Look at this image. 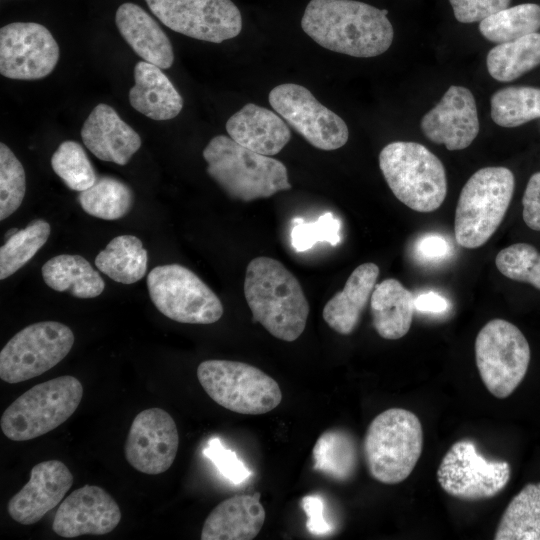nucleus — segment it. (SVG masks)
I'll return each mask as SVG.
<instances>
[{
    "label": "nucleus",
    "mask_w": 540,
    "mask_h": 540,
    "mask_svg": "<svg viewBox=\"0 0 540 540\" xmlns=\"http://www.w3.org/2000/svg\"><path fill=\"white\" fill-rule=\"evenodd\" d=\"M388 11L354 0H310L301 19L303 31L320 46L358 58L383 54L394 30Z\"/></svg>",
    "instance_id": "f257e3e1"
},
{
    "label": "nucleus",
    "mask_w": 540,
    "mask_h": 540,
    "mask_svg": "<svg viewBox=\"0 0 540 540\" xmlns=\"http://www.w3.org/2000/svg\"><path fill=\"white\" fill-rule=\"evenodd\" d=\"M244 295L254 322L293 342L305 330L309 303L298 279L278 260L260 256L246 268Z\"/></svg>",
    "instance_id": "f03ea898"
},
{
    "label": "nucleus",
    "mask_w": 540,
    "mask_h": 540,
    "mask_svg": "<svg viewBox=\"0 0 540 540\" xmlns=\"http://www.w3.org/2000/svg\"><path fill=\"white\" fill-rule=\"evenodd\" d=\"M203 158L209 176L234 199L249 202L291 189L281 161L245 148L231 137L212 138Z\"/></svg>",
    "instance_id": "7ed1b4c3"
},
{
    "label": "nucleus",
    "mask_w": 540,
    "mask_h": 540,
    "mask_svg": "<svg viewBox=\"0 0 540 540\" xmlns=\"http://www.w3.org/2000/svg\"><path fill=\"white\" fill-rule=\"evenodd\" d=\"M423 448L419 418L403 408H389L370 423L363 441L369 474L388 485L404 481L415 468Z\"/></svg>",
    "instance_id": "20e7f679"
},
{
    "label": "nucleus",
    "mask_w": 540,
    "mask_h": 540,
    "mask_svg": "<svg viewBox=\"0 0 540 540\" xmlns=\"http://www.w3.org/2000/svg\"><path fill=\"white\" fill-rule=\"evenodd\" d=\"M382 174L403 204L417 212L438 209L447 194V179L440 159L416 142L396 141L379 154Z\"/></svg>",
    "instance_id": "39448f33"
},
{
    "label": "nucleus",
    "mask_w": 540,
    "mask_h": 540,
    "mask_svg": "<svg viewBox=\"0 0 540 540\" xmlns=\"http://www.w3.org/2000/svg\"><path fill=\"white\" fill-rule=\"evenodd\" d=\"M514 185L506 167H485L468 179L455 210L454 234L460 246L474 249L489 240L506 214Z\"/></svg>",
    "instance_id": "423d86ee"
},
{
    "label": "nucleus",
    "mask_w": 540,
    "mask_h": 540,
    "mask_svg": "<svg viewBox=\"0 0 540 540\" xmlns=\"http://www.w3.org/2000/svg\"><path fill=\"white\" fill-rule=\"evenodd\" d=\"M83 398V386L64 375L37 384L20 395L3 412L0 427L12 441L40 437L72 416Z\"/></svg>",
    "instance_id": "0eeeda50"
},
{
    "label": "nucleus",
    "mask_w": 540,
    "mask_h": 540,
    "mask_svg": "<svg viewBox=\"0 0 540 540\" xmlns=\"http://www.w3.org/2000/svg\"><path fill=\"white\" fill-rule=\"evenodd\" d=\"M197 378L214 402L235 413L265 414L282 401L279 384L261 369L244 362L205 360L197 367Z\"/></svg>",
    "instance_id": "6e6552de"
},
{
    "label": "nucleus",
    "mask_w": 540,
    "mask_h": 540,
    "mask_svg": "<svg viewBox=\"0 0 540 540\" xmlns=\"http://www.w3.org/2000/svg\"><path fill=\"white\" fill-rule=\"evenodd\" d=\"M154 306L167 318L187 324H212L223 315L218 296L193 271L180 264L154 267L147 276Z\"/></svg>",
    "instance_id": "1a4fd4ad"
},
{
    "label": "nucleus",
    "mask_w": 540,
    "mask_h": 540,
    "mask_svg": "<svg viewBox=\"0 0 540 540\" xmlns=\"http://www.w3.org/2000/svg\"><path fill=\"white\" fill-rule=\"evenodd\" d=\"M475 358L487 390L503 399L512 394L524 379L530 362V347L514 324L493 319L476 337Z\"/></svg>",
    "instance_id": "9d476101"
},
{
    "label": "nucleus",
    "mask_w": 540,
    "mask_h": 540,
    "mask_svg": "<svg viewBox=\"0 0 540 540\" xmlns=\"http://www.w3.org/2000/svg\"><path fill=\"white\" fill-rule=\"evenodd\" d=\"M75 341L70 327L42 321L16 333L0 352V378L16 384L40 376L70 352Z\"/></svg>",
    "instance_id": "9b49d317"
},
{
    "label": "nucleus",
    "mask_w": 540,
    "mask_h": 540,
    "mask_svg": "<svg viewBox=\"0 0 540 540\" xmlns=\"http://www.w3.org/2000/svg\"><path fill=\"white\" fill-rule=\"evenodd\" d=\"M268 99L277 114L315 148L336 150L348 141L345 121L323 106L306 87L280 84L269 92Z\"/></svg>",
    "instance_id": "f8f14e48"
},
{
    "label": "nucleus",
    "mask_w": 540,
    "mask_h": 540,
    "mask_svg": "<svg viewBox=\"0 0 540 540\" xmlns=\"http://www.w3.org/2000/svg\"><path fill=\"white\" fill-rule=\"evenodd\" d=\"M511 469L505 461H489L470 440L455 442L437 470L441 488L450 496L466 501L489 499L507 485Z\"/></svg>",
    "instance_id": "ddd939ff"
},
{
    "label": "nucleus",
    "mask_w": 540,
    "mask_h": 540,
    "mask_svg": "<svg viewBox=\"0 0 540 540\" xmlns=\"http://www.w3.org/2000/svg\"><path fill=\"white\" fill-rule=\"evenodd\" d=\"M168 28L185 36L221 43L238 36L242 16L231 0H145Z\"/></svg>",
    "instance_id": "4468645a"
},
{
    "label": "nucleus",
    "mask_w": 540,
    "mask_h": 540,
    "mask_svg": "<svg viewBox=\"0 0 540 540\" xmlns=\"http://www.w3.org/2000/svg\"><path fill=\"white\" fill-rule=\"evenodd\" d=\"M59 46L51 32L35 22H13L0 29V73L16 80L49 75L59 60Z\"/></svg>",
    "instance_id": "2eb2a0df"
},
{
    "label": "nucleus",
    "mask_w": 540,
    "mask_h": 540,
    "mask_svg": "<svg viewBox=\"0 0 540 540\" xmlns=\"http://www.w3.org/2000/svg\"><path fill=\"white\" fill-rule=\"evenodd\" d=\"M179 448V433L172 416L162 408L138 413L124 444L127 462L137 471L158 475L173 464Z\"/></svg>",
    "instance_id": "dca6fc26"
},
{
    "label": "nucleus",
    "mask_w": 540,
    "mask_h": 540,
    "mask_svg": "<svg viewBox=\"0 0 540 540\" xmlns=\"http://www.w3.org/2000/svg\"><path fill=\"white\" fill-rule=\"evenodd\" d=\"M121 517L119 505L106 490L96 485H84L60 504L52 530L63 538L104 535L118 526Z\"/></svg>",
    "instance_id": "f3484780"
},
{
    "label": "nucleus",
    "mask_w": 540,
    "mask_h": 540,
    "mask_svg": "<svg viewBox=\"0 0 540 540\" xmlns=\"http://www.w3.org/2000/svg\"><path fill=\"white\" fill-rule=\"evenodd\" d=\"M423 134L450 150L467 148L479 133L475 98L463 86L451 85L421 120Z\"/></svg>",
    "instance_id": "a211bd4d"
},
{
    "label": "nucleus",
    "mask_w": 540,
    "mask_h": 540,
    "mask_svg": "<svg viewBox=\"0 0 540 540\" xmlns=\"http://www.w3.org/2000/svg\"><path fill=\"white\" fill-rule=\"evenodd\" d=\"M73 481L72 473L59 460L34 465L29 481L8 501V514L22 525L40 521L61 502Z\"/></svg>",
    "instance_id": "6ab92c4d"
},
{
    "label": "nucleus",
    "mask_w": 540,
    "mask_h": 540,
    "mask_svg": "<svg viewBox=\"0 0 540 540\" xmlns=\"http://www.w3.org/2000/svg\"><path fill=\"white\" fill-rule=\"evenodd\" d=\"M84 145L102 161L126 165L141 147L139 134L109 105H96L81 128Z\"/></svg>",
    "instance_id": "aec40b11"
},
{
    "label": "nucleus",
    "mask_w": 540,
    "mask_h": 540,
    "mask_svg": "<svg viewBox=\"0 0 540 540\" xmlns=\"http://www.w3.org/2000/svg\"><path fill=\"white\" fill-rule=\"evenodd\" d=\"M261 494L234 495L220 502L206 517L202 540H252L262 529L266 512Z\"/></svg>",
    "instance_id": "412c9836"
},
{
    "label": "nucleus",
    "mask_w": 540,
    "mask_h": 540,
    "mask_svg": "<svg viewBox=\"0 0 540 540\" xmlns=\"http://www.w3.org/2000/svg\"><path fill=\"white\" fill-rule=\"evenodd\" d=\"M226 131L238 144L266 156L278 154L291 138L290 129L280 116L253 103L228 119Z\"/></svg>",
    "instance_id": "4be33fe9"
},
{
    "label": "nucleus",
    "mask_w": 540,
    "mask_h": 540,
    "mask_svg": "<svg viewBox=\"0 0 540 540\" xmlns=\"http://www.w3.org/2000/svg\"><path fill=\"white\" fill-rule=\"evenodd\" d=\"M123 39L144 61L168 69L174 62L172 44L158 23L140 6L126 2L115 15Z\"/></svg>",
    "instance_id": "5701e85b"
},
{
    "label": "nucleus",
    "mask_w": 540,
    "mask_h": 540,
    "mask_svg": "<svg viewBox=\"0 0 540 540\" xmlns=\"http://www.w3.org/2000/svg\"><path fill=\"white\" fill-rule=\"evenodd\" d=\"M133 75L135 84L129 91L132 108L156 121L173 119L181 112L183 98L161 68L139 61Z\"/></svg>",
    "instance_id": "b1692460"
},
{
    "label": "nucleus",
    "mask_w": 540,
    "mask_h": 540,
    "mask_svg": "<svg viewBox=\"0 0 540 540\" xmlns=\"http://www.w3.org/2000/svg\"><path fill=\"white\" fill-rule=\"evenodd\" d=\"M379 275V267L366 262L356 267L342 291L324 306L322 316L330 328L341 335L351 334L357 327Z\"/></svg>",
    "instance_id": "393cba45"
},
{
    "label": "nucleus",
    "mask_w": 540,
    "mask_h": 540,
    "mask_svg": "<svg viewBox=\"0 0 540 540\" xmlns=\"http://www.w3.org/2000/svg\"><path fill=\"white\" fill-rule=\"evenodd\" d=\"M372 323L384 339L405 336L412 324L415 297L398 280L389 278L375 285L370 298Z\"/></svg>",
    "instance_id": "a878e982"
},
{
    "label": "nucleus",
    "mask_w": 540,
    "mask_h": 540,
    "mask_svg": "<svg viewBox=\"0 0 540 540\" xmlns=\"http://www.w3.org/2000/svg\"><path fill=\"white\" fill-rule=\"evenodd\" d=\"M42 277L51 289L68 292L76 298H94L105 288L99 272L81 255L61 254L42 266Z\"/></svg>",
    "instance_id": "bb28decb"
},
{
    "label": "nucleus",
    "mask_w": 540,
    "mask_h": 540,
    "mask_svg": "<svg viewBox=\"0 0 540 540\" xmlns=\"http://www.w3.org/2000/svg\"><path fill=\"white\" fill-rule=\"evenodd\" d=\"M148 253L141 240L133 235L113 238L95 258L97 269L112 280L133 284L147 271Z\"/></svg>",
    "instance_id": "cd10ccee"
},
{
    "label": "nucleus",
    "mask_w": 540,
    "mask_h": 540,
    "mask_svg": "<svg viewBox=\"0 0 540 540\" xmlns=\"http://www.w3.org/2000/svg\"><path fill=\"white\" fill-rule=\"evenodd\" d=\"M496 540H540V482L529 483L506 507Z\"/></svg>",
    "instance_id": "c85d7f7f"
},
{
    "label": "nucleus",
    "mask_w": 540,
    "mask_h": 540,
    "mask_svg": "<svg viewBox=\"0 0 540 540\" xmlns=\"http://www.w3.org/2000/svg\"><path fill=\"white\" fill-rule=\"evenodd\" d=\"M489 74L497 81L510 82L540 65V33L493 47L486 58Z\"/></svg>",
    "instance_id": "c756f323"
},
{
    "label": "nucleus",
    "mask_w": 540,
    "mask_h": 540,
    "mask_svg": "<svg viewBox=\"0 0 540 540\" xmlns=\"http://www.w3.org/2000/svg\"><path fill=\"white\" fill-rule=\"evenodd\" d=\"M81 208L89 215L117 220L126 216L133 206V193L124 182L111 176H100L78 195Z\"/></svg>",
    "instance_id": "7c9ffc66"
},
{
    "label": "nucleus",
    "mask_w": 540,
    "mask_h": 540,
    "mask_svg": "<svg viewBox=\"0 0 540 540\" xmlns=\"http://www.w3.org/2000/svg\"><path fill=\"white\" fill-rule=\"evenodd\" d=\"M313 468L335 480H346L356 466V449L351 436L339 429L325 431L313 451Z\"/></svg>",
    "instance_id": "2f4dec72"
},
{
    "label": "nucleus",
    "mask_w": 540,
    "mask_h": 540,
    "mask_svg": "<svg viewBox=\"0 0 540 540\" xmlns=\"http://www.w3.org/2000/svg\"><path fill=\"white\" fill-rule=\"evenodd\" d=\"M540 29V5L523 3L508 7L482 20L479 31L494 43H506L537 33Z\"/></svg>",
    "instance_id": "473e14b6"
},
{
    "label": "nucleus",
    "mask_w": 540,
    "mask_h": 540,
    "mask_svg": "<svg viewBox=\"0 0 540 540\" xmlns=\"http://www.w3.org/2000/svg\"><path fill=\"white\" fill-rule=\"evenodd\" d=\"M491 118L501 127H517L540 118V88L506 87L491 97Z\"/></svg>",
    "instance_id": "72a5a7b5"
},
{
    "label": "nucleus",
    "mask_w": 540,
    "mask_h": 540,
    "mask_svg": "<svg viewBox=\"0 0 540 540\" xmlns=\"http://www.w3.org/2000/svg\"><path fill=\"white\" fill-rule=\"evenodd\" d=\"M50 232L47 221L35 219L8 238L0 248V279L8 278L28 263L44 246Z\"/></svg>",
    "instance_id": "f704fd0d"
},
{
    "label": "nucleus",
    "mask_w": 540,
    "mask_h": 540,
    "mask_svg": "<svg viewBox=\"0 0 540 540\" xmlns=\"http://www.w3.org/2000/svg\"><path fill=\"white\" fill-rule=\"evenodd\" d=\"M57 176L73 191L90 188L98 176L83 147L75 141L62 142L51 157Z\"/></svg>",
    "instance_id": "c9c22d12"
},
{
    "label": "nucleus",
    "mask_w": 540,
    "mask_h": 540,
    "mask_svg": "<svg viewBox=\"0 0 540 540\" xmlns=\"http://www.w3.org/2000/svg\"><path fill=\"white\" fill-rule=\"evenodd\" d=\"M26 193L25 170L3 142L0 143V220L13 214L21 205Z\"/></svg>",
    "instance_id": "e433bc0d"
},
{
    "label": "nucleus",
    "mask_w": 540,
    "mask_h": 540,
    "mask_svg": "<svg viewBox=\"0 0 540 540\" xmlns=\"http://www.w3.org/2000/svg\"><path fill=\"white\" fill-rule=\"evenodd\" d=\"M495 264L507 278L540 289V253L532 245L517 243L502 249Z\"/></svg>",
    "instance_id": "4c0bfd02"
},
{
    "label": "nucleus",
    "mask_w": 540,
    "mask_h": 540,
    "mask_svg": "<svg viewBox=\"0 0 540 540\" xmlns=\"http://www.w3.org/2000/svg\"><path fill=\"white\" fill-rule=\"evenodd\" d=\"M341 221L332 213L322 214L315 222L303 218L293 219L291 231L292 246L297 252L312 248L317 242H327L335 246L341 241Z\"/></svg>",
    "instance_id": "58836bf2"
},
{
    "label": "nucleus",
    "mask_w": 540,
    "mask_h": 540,
    "mask_svg": "<svg viewBox=\"0 0 540 540\" xmlns=\"http://www.w3.org/2000/svg\"><path fill=\"white\" fill-rule=\"evenodd\" d=\"M203 453L214 463L220 473L234 484H240L252 476V471L237 454L226 448L218 438L210 439Z\"/></svg>",
    "instance_id": "ea45409f"
},
{
    "label": "nucleus",
    "mask_w": 540,
    "mask_h": 540,
    "mask_svg": "<svg viewBox=\"0 0 540 540\" xmlns=\"http://www.w3.org/2000/svg\"><path fill=\"white\" fill-rule=\"evenodd\" d=\"M449 2L457 21L474 23L508 8L511 0H449Z\"/></svg>",
    "instance_id": "a19ab883"
},
{
    "label": "nucleus",
    "mask_w": 540,
    "mask_h": 540,
    "mask_svg": "<svg viewBox=\"0 0 540 540\" xmlns=\"http://www.w3.org/2000/svg\"><path fill=\"white\" fill-rule=\"evenodd\" d=\"M301 507L307 515L306 528L315 536H324L332 531L324 517V501L319 495H306L301 500Z\"/></svg>",
    "instance_id": "79ce46f5"
},
{
    "label": "nucleus",
    "mask_w": 540,
    "mask_h": 540,
    "mask_svg": "<svg viewBox=\"0 0 540 540\" xmlns=\"http://www.w3.org/2000/svg\"><path fill=\"white\" fill-rule=\"evenodd\" d=\"M522 204L525 224L532 230L540 231V172H536L530 177Z\"/></svg>",
    "instance_id": "37998d69"
},
{
    "label": "nucleus",
    "mask_w": 540,
    "mask_h": 540,
    "mask_svg": "<svg viewBox=\"0 0 540 540\" xmlns=\"http://www.w3.org/2000/svg\"><path fill=\"white\" fill-rule=\"evenodd\" d=\"M450 245L447 240L436 234L421 237L415 245L416 256L423 261H440L447 257Z\"/></svg>",
    "instance_id": "c03bdc74"
},
{
    "label": "nucleus",
    "mask_w": 540,
    "mask_h": 540,
    "mask_svg": "<svg viewBox=\"0 0 540 540\" xmlns=\"http://www.w3.org/2000/svg\"><path fill=\"white\" fill-rule=\"evenodd\" d=\"M448 308L447 300L434 292L422 293L415 297V309L425 313H442Z\"/></svg>",
    "instance_id": "a18cd8bd"
},
{
    "label": "nucleus",
    "mask_w": 540,
    "mask_h": 540,
    "mask_svg": "<svg viewBox=\"0 0 540 540\" xmlns=\"http://www.w3.org/2000/svg\"><path fill=\"white\" fill-rule=\"evenodd\" d=\"M19 229L17 228H12L10 230H8L5 234V239L7 240L8 238H10L11 236H13L15 233H17Z\"/></svg>",
    "instance_id": "49530a36"
}]
</instances>
